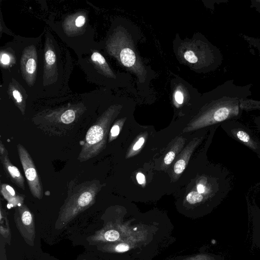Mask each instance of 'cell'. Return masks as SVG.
Listing matches in <instances>:
<instances>
[{
	"label": "cell",
	"instance_id": "6da1fadb",
	"mask_svg": "<svg viewBox=\"0 0 260 260\" xmlns=\"http://www.w3.org/2000/svg\"><path fill=\"white\" fill-rule=\"evenodd\" d=\"M101 186L98 180H93L84 182L71 189L60 209L56 229H62L79 213L93 205Z\"/></svg>",
	"mask_w": 260,
	"mask_h": 260
},
{
	"label": "cell",
	"instance_id": "7402d4cb",
	"mask_svg": "<svg viewBox=\"0 0 260 260\" xmlns=\"http://www.w3.org/2000/svg\"><path fill=\"white\" fill-rule=\"evenodd\" d=\"M145 142V139L144 137H142L139 139V140L136 142V143L134 144L133 147V149L134 151H137L139 149L141 146L143 145Z\"/></svg>",
	"mask_w": 260,
	"mask_h": 260
},
{
	"label": "cell",
	"instance_id": "d4e9b609",
	"mask_svg": "<svg viewBox=\"0 0 260 260\" xmlns=\"http://www.w3.org/2000/svg\"><path fill=\"white\" fill-rule=\"evenodd\" d=\"M13 95L14 99L18 103H20L22 102V96L20 93L17 90L15 89L13 91Z\"/></svg>",
	"mask_w": 260,
	"mask_h": 260
},
{
	"label": "cell",
	"instance_id": "8992f818",
	"mask_svg": "<svg viewBox=\"0 0 260 260\" xmlns=\"http://www.w3.org/2000/svg\"><path fill=\"white\" fill-rule=\"evenodd\" d=\"M1 192L9 205L17 207L24 204V197L17 193L14 188L7 184H2Z\"/></svg>",
	"mask_w": 260,
	"mask_h": 260
},
{
	"label": "cell",
	"instance_id": "d6986e66",
	"mask_svg": "<svg viewBox=\"0 0 260 260\" xmlns=\"http://www.w3.org/2000/svg\"><path fill=\"white\" fill-rule=\"evenodd\" d=\"M175 155V152L173 150L168 152L164 159V163L166 165H170L174 160Z\"/></svg>",
	"mask_w": 260,
	"mask_h": 260
},
{
	"label": "cell",
	"instance_id": "9c48e42d",
	"mask_svg": "<svg viewBox=\"0 0 260 260\" xmlns=\"http://www.w3.org/2000/svg\"><path fill=\"white\" fill-rule=\"evenodd\" d=\"M0 233L8 243L11 240V235L9 227V221L6 211L1 205L0 208Z\"/></svg>",
	"mask_w": 260,
	"mask_h": 260
},
{
	"label": "cell",
	"instance_id": "5b68a950",
	"mask_svg": "<svg viewBox=\"0 0 260 260\" xmlns=\"http://www.w3.org/2000/svg\"><path fill=\"white\" fill-rule=\"evenodd\" d=\"M1 161L8 178L22 189H25L24 179L18 169L11 162L8 152L0 155Z\"/></svg>",
	"mask_w": 260,
	"mask_h": 260
},
{
	"label": "cell",
	"instance_id": "9a60e30c",
	"mask_svg": "<svg viewBox=\"0 0 260 260\" xmlns=\"http://www.w3.org/2000/svg\"><path fill=\"white\" fill-rule=\"evenodd\" d=\"M25 69L26 72L29 74H31L35 72L36 69V62L34 58H30L28 59Z\"/></svg>",
	"mask_w": 260,
	"mask_h": 260
},
{
	"label": "cell",
	"instance_id": "30bf717a",
	"mask_svg": "<svg viewBox=\"0 0 260 260\" xmlns=\"http://www.w3.org/2000/svg\"><path fill=\"white\" fill-rule=\"evenodd\" d=\"M121 62L126 67H133L136 62V55L134 51L129 47H125L120 52Z\"/></svg>",
	"mask_w": 260,
	"mask_h": 260
},
{
	"label": "cell",
	"instance_id": "5bb4252c",
	"mask_svg": "<svg viewBox=\"0 0 260 260\" xmlns=\"http://www.w3.org/2000/svg\"><path fill=\"white\" fill-rule=\"evenodd\" d=\"M184 58L189 63H195L198 61V57L191 50H187L184 53Z\"/></svg>",
	"mask_w": 260,
	"mask_h": 260
},
{
	"label": "cell",
	"instance_id": "603a6c76",
	"mask_svg": "<svg viewBox=\"0 0 260 260\" xmlns=\"http://www.w3.org/2000/svg\"><path fill=\"white\" fill-rule=\"evenodd\" d=\"M85 22V18L83 16H79L75 20V25L77 27H81Z\"/></svg>",
	"mask_w": 260,
	"mask_h": 260
},
{
	"label": "cell",
	"instance_id": "7a4b0ae2",
	"mask_svg": "<svg viewBox=\"0 0 260 260\" xmlns=\"http://www.w3.org/2000/svg\"><path fill=\"white\" fill-rule=\"evenodd\" d=\"M111 118L109 114L103 115L88 129L77 158L80 162L95 157L104 149Z\"/></svg>",
	"mask_w": 260,
	"mask_h": 260
},
{
	"label": "cell",
	"instance_id": "83f0119b",
	"mask_svg": "<svg viewBox=\"0 0 260 260\" xmlns=\"http://www.w3.org/2000/svg\"><path fill=\"white\" fill-rule=\"evenodd\" d=\"M197 191L200 193H203L205 191V186L202 184H199L197 185Z\"/></svg>",
	"mask_w": 260,
	"mask_h": 260
},
{
	"label": "cell",
	"instance_id": "ffe728a7",
	"mask_svg": "<svg viewBox=\"0 0 260 260\" xmlns=\"http://www.w3.org/2000/svg\"><path fill=\"white\" fill-rule=\"evenodd\" d=\"M129 247L126 243H120L116 245L114 247V250L117 252H123L129 250Z\"/></svg>",
	"mask_w": 260,
	"mask_h": 260
},
{
	"label": "cell",
	"instance_id": "8fae6325",
	"mask_svg": "<svg viewBox=\"0 0 260 260\" xmlns=\"http://www.w3.org/2000/svg\"><path fill=\"white\" fill-rule=\"evenodd\" d=\"M233 135L235 136L239 140L243 143L248 145L252 148L255 149L253 145V140L251 139L249 134L240 128H236V131L234 129L232 130Z\"/></svg>",
	"mask_w": 260,
	"mask_h": 260
},
{
	"label": "cell",
	"instance_id": "ba28073f",
	"mask_svg": "<svg viewBox=\"0 0 260 260\" xmlns=\"http://www.w3.org/2000/svg\"><path fill=\"white\" fill-rule=\"evenodd\" d=\"M198 140L196 142L192 141L184 150L183 153L181 155L180 158L175 162L174 166V171L176 174H180L184 170L191 152L198 144Z\"/></svg>",
	"mask_w": 260,
	"mask_h": 260
},
{
	"label": "cell",
	"instance_id": "277c9868",
	"mask_svg": "<svg viewBox=\"0 0 260 260\" xmlns=\"http://www.w3.org/2000/svg\"><path fill=\"white\" fill-rule=\"evenodd\" d=\"M14 220L25 242L28 245L33 246L36 236L34 216L24 203L15 208Z\"/></svg>",
	"mask_w": 260,
	"mask_h": 260
},
{
	"label": "cell",
	"instance_id": "484cf974",
	"mask_svg": "<svg viewBox=\"0 0 260 260\" xmlns=\"http://www.w3.org/2000/svg\"><path fill=\"white\" fill-rule=\"evenodd\" d=\"M1 62L5 64H8L10 61V57L7 54H3L1 55Z\"/></svg>",
	"mask_w": 260,
	"mask_h": 260
},
{
	"label": "cell",
	"instance_id": "4316f807",
	"mask_svg": "<svg viewBox=\"0 0 260 260\" xmlns=\"http://www.w3.org/2000/svg\"><path fill=\"white\" fill-rule=\"evenodd\" d=\"M7 151L2 141L0 142V155H2Z\"/></svg>",
	"mask_w": 260,
	"mask_h": 260
},
{
	"label": "cell",
	"instance_id": "3957f363",
	"mask_svg": "<svg viewBox=\"0 0 260 260\" xmlns=\"http://www.w3.org/2000/svg\"><path fill=\"white\" fill-rule=\"evenodd\" d=\"M17 148L30 191L34 198L41 200L43 194L42 184L34 161L23 145L18 144Z\"/></svg>",
	"mask_w": 260,
	"mask_h": 260
},
{
	"label": "cell",
	"instance_id": "cb8c5ba5",
	"mask_svg": "<svg viewBox=\"0 0 260 260\" xmlns=\"http://www.w3.org/2000/svg\"><path fill=\"white\" fill-rule=\"evenodd\" d=\"M138 182L140 184H144L145 183V177L142 173H138L136 176Z\"/></svg>",
	"mask_w": 260,
	"mask_h": 260
},
{
	"label": "cell",
	"instance_id": "2e32d148",
	"mask_svg": "<svg viewBox=\"0 0 260 260\" xmlns=\"http://www.w3.org/2000/svg\"><path fill=\"white\" fill-rule=\"evenodd\" d=\"M55 55L52 50H48L45 54V59L47 64L51 65L55 61Z\"/></svg>",
	"mask_w": 260,
	"mask_h": 260
},
{
	"label": "cell",
	"instance_id": "e0dca14e",
	"mask_svg": "<svg viewBox=\"0 0 260 260\" xmlns=\"http://www.w3.org/2000/svg\"><path fill=\"white\" fill-rule=\"evenodd\" d=\"M118 123H115L111 127L109 136V141H112L114 138L116 137L120 132V126Z\"/></svg>",
	"mask_w": 260,
	"mask_h": 260
},
{
	"label": "cell",
	"instance_id": "44dd1931",
	"mask_svg": "<svg viewBox=\"0 0 260 260\" xmlns=\"http://www.w3.org/2000/svg\"><path fill=\"white\" fill-rule=\"evenodd\" d=\"M175 99L176 102L179 104H182L183 102V94L182 92L179 90H176L175 93Z\"/></svg>",
	"mask_w": 260,
	"mask_h": 260
},
{
	"label": "cell",
	"instance_id": "7c38bea8",
	"mask_svg": "<svg viewBox=\"0 0 260 260\" xmlns=\"http://www.w3.org/2000/svg\"><path fill=\"white\" fill-rule=\"evenodd\" d=\"M76 119V114L72 109L64 112L60 117V123L64 125L72 124Z\"/></svg>",
	"mask_w": 260,
	"mask_h": 260
},
{
	"label": "cell",
	"instance_id": "4fadbf2b",
	"mask_svg": "<svg viewBox=\"0 0 260 260\" xmlns=\"http://www.w3.org/2000/svg\"><path fill=\"white\" fill-rule=\"evenodd\" d=\"M203 198L201 193L194 191L189 192L186 196L187 201L192 204L201 202Z\"/></svg>",
	"mask_w": 260,
	"mask_h": 260
},
{
	"label": "cell",
	"instance_id": "52a82bcc",
	"mask_svg": "<svg viewBox=\"0 0 260 260\" xmlns=\"http://www.w3.org/2000/svg\"><path fill=\"white\" fill-rule=\"evenodd\" d=\"M120 237L118 232L115 230H108L107 231H99L93 235L87 238L89 244L95 245L105 241L114 242L117 241Z\"/></svg>",
	"mask_w": 260,
	"mask_h": 260
},
{
	"label": "cell",
	"instance_id": "ac0fdd59",
	"mask_svg": "<svg viewBox=\"0 0 260 260\" xmlns=\"http://www.w3.org/2000/svg\"><path fill=\"white\" fill-rule=\"evenodd\" d=\"M91 59L100 64H105L106 60L104 57L99 52H94L91 55Z\"/></svg>",
	"mask_w": 260,
	"mask_h": 260
}]
</instances>
